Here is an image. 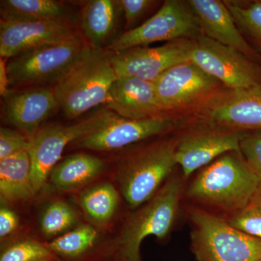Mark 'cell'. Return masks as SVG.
<instances>
[{
  "mask_svg": "<svg viewBox=\"0 0 261 261\" xmlns=\"http://www.w3.org/2000/svg\"><path fill=\"white\" fill-rule=\"evenodd\" d=\"M185 185L181 173L173 172L157 193L126 219L116 240L125 260H140V247L145 238L161 240L169 234L178 219Z\"/></svg>",
  "mask_w": 261,
  "mask_h": 261,
  "instance_id": "cell-3",
  "label": "cell"
},
{
  "mask_svg": "<svg viewBox=\"0 0 261 261\" xmlns=\"http://www.w3.org/2000/svg\"><path fill=\"white\" fill-rule=\"evenodd\" d=\"M18 226V217L15 212L6 207L0 210V237L4 238L15 231Z\"/></svg>",
  "mask_w": 261,
  "mask_h": 261,
  "instance_id": "cell-32",
  "label": "cell"
},
{
  "mask_svg": "<svg viewBox=\"0 0 261 261\" xmlns=\"http://www.w3.org/2000/svg\"><path fill=\"white\" fill-rule=\"evenodd\" d=\"M261 191V173L240 151L222 154L186 181L183 201L227 219L245 208Z\"/></svg>",
  "mask_w": 261,
  "mask_h": 261,
  "instance_id": "cell-1",
  "label": "cell"
},
{
  "mask_svg": "<svg viewBox=\"0 0 261 261\" xmlns=\"http://www.w3.org/2000/svg\"><path fill=\"white\" fill-rule=\"evenodd\" d=\"M97 238V231L89 225H83L73 231L65 233L47 244L51 252L68 257L82 255L93 246Z\"/></svg>",
  "mask_w": 261,
  "mask_h": 261,
  "instance_id": "cell-24",
  "label": "cell"
},
{
  "mask_svg": "<svg viewBox=\"0 0 261 261\" xmlns=\"http://www.w3.org/2000/svg\"><path fill=\"white\" fill-rule=\"evenodd\" d=\"M153 3V1H149V0H121V1H118V4L121 7L122 11L124 13L127 28L130 27V25L135 23L137 19L140 18L145 13L149 5H152Z\"/></svg>",
  "mask_w": 261,
  "mask_h": 261,
  "instance_id": "cell-31",
  "label": "cell"
},
{
  "mask_svg": "<svg viewBox=\"0 0 261 261\" xmlns=\"http://www.w3.org/2000/svg\"><path fill=\"white\" fill-rule=\"evenodd\" d=\"M192 250L198 261H261V238L233 227L223 218L186 206Z\"/></svg>",
  "mask_w": 261,
  "mask_h": 261,
  "instance_id": "cell-4",
  "label": "cell"
},
{
  "mask_svg": "<svg viewBox=\"0 0 261 261\" xmlns=\"http://www.w3.org/2000/svg\"><path fill=\"white\" fill-rule=\"evenodd\" d=\"M171 118L154 117L143 120H130L117 116L106 126L74 142L79 148L94 151L116 150L163 135L172 129Z\"/></svg>",
  "mask_w": 261,
  "mask_h": 261,
  "instance_id": "cell-12",
  "label": "cell"
},
{
  "mask_svg": "<svg viewBox=\"0 0 261 261\" xmlns=\"http://www.w3.org/2000/svg\"><path fill=\"white\" fill-rule=\"evenodd\" d=\"M195 39H180L161 47L140 46L113 53L112 61L117 77L133 76L154 82L174 65L191 61Z\"/></svg>",
  "mask_w": 261,
  "mask_h": 261,
  "instance_id": "cell-10",
  "label": "cell"
},
{
  "mask_svg": "<svg viewBox=\"0 0 261 261\" xmlns=\"http://www.w3.org/2000/svg\"><path fill=\"white\" fill-rule=\"evenodd\" d=\"M6 59L0 60V94L4 97L10 90V82L7 71Z\"/></svg>",
  "mask_w": 261,
  "mask_h": 261,
  "instance_id": "cell-33",
  "label": "cell"
},
{
  "mask_svg": "<svg viewBox=\"0 0 261 261\" xmlns=\"http://www.w3.org/2000/svg\"><path fill=\"white\" fill-rule=\"evenodd\" d=\"M205 117L212 127L240 132L261 130V85L231 89L211 103Z\"/></svg>",
  "mask_w": 261,
  "mask_h": 261,
  "instance_id": "cell-15",
  "label": "cell"
},
{
  "mask_svg": "<svg viewBox=\"0 0 261 261\" xmlns=\"http://www.w3.org/2000/svg\"><path fill=\"white\" fill-rule=\"evenodd\" d=\"M235 23L261 53V1L243 6L237 2L224 1Z\"/></svg>",
  "mask_w": 261,
  "mask_h": 261,
  "instance_id": "cell-25",
  "label": "cell"
},
{
  "mask_svg": "<svg viewBox=\"0 0 261 261\" xmlns=\"http://www.w3.org/2000/svg\"><path fill=\"white\" fill-rule=\"evenodd\" d=\"M104 163L95 156L76 154L65 158L51 170V183L60 190L69 191L87 185L104 169Z\"/></svg>",
  "mask_w": 261,
  "mask_h": 261,
  "instance_id": "cell-21",
  "label": "cell"
},
{
  "mask_svg": "<svg viewBox=\"0 0 261 261\" xmlns=\"http://www.w3.org/2000/svg\"><path fill=\"white\" fill-rule=\"evenodd\" d=\"M80 204L85 214L94 222L109 221L116 212L118 193L109 182L96 185L82 194Z\"/></svg>",
  "mask_w": 261,
  "mask_h": 261,
  "instance_id": "cell-23",
  "label": "cell"
},
{
  "mask_svg": "<svg viewBox=\"0 0 261 261\" xmlns=\"http://www.w3.org/2000/svg\"><path fill=\"white\" fill-rule=\"evenodd\" d=\"M198 22L188 2L166 0L159 11L140 27L127 31L106 49L113 53L151 43L180 39H195L200 35Z\"/></svg>",
  "mask_w": 261,
  "mask_h": 261,
  "instance_id": "cell-8",
  "label": "cell"
},
{
  "mask_svg": "<svg viewBox=\"0 0 261 261\" xmlns=\"http://www.w3.org/2000/svg\"><path fill=\"white\" fill-rule=\"evenodd\" d=\"M118 115L102 109L82 121L68 125H51L41 128L30 140L29 155L32 165L31 177L34 193L44 186L51 170L61 160L67 145L99 130L114 120Z\"/></svg>",
  "mask_w": 261,
  "mask_h": 261,
  "instance_id": "cell-7",
  "label": "cell"
},
{
  "mask_svg": "<svg viewBox=\"0 0 261 261\" xmlns=\"http://www.w3.org/2000/svg\"><path fill=\"white\" fill-rule=\"evenodd\" d=\"M56 108L59 107L53 89L9 90L3 97V116L31 140Z\"/></svg>",
  "mask_w": 261,
  "mask_h": 261,
  "instance_id": "cell-16",
  "label": "cell"
},
{
  "mask_svg": "<svg viewBox=\"0 0 261 261\" xmlns=\"http://www.w3.org/2000/svg\"><path fill=\"white\" fill-rule=\"evenodd\" d=\"M105 104L109 111L130 120L154 118L163 110L153 82L133 76L117 77Z\"/></svg>",
  "mask_w": 261,
  "mask_h": 261,
  "instance_id": "cell-17",
  "label": "cell"
},
{
  "mask_svg": "<svg viewBox=\"0 0 261 261\" xmlns=\"http://www.w3.org/2000/svg\"><path fill=\"white\" fill-rule=\"evenodd\" d=\"M37 261H47L46 260H37Z\"/></svg>",
  "mask_w": 261,
  "mask_h": 261,
  "instance_id": "cell-34",
  "label": "cell"
},
{
  "mask_svg": "<svg viewBox=\"0 0 261 261\" xmlns=\"http://www.w3.org/2000/svg\"><path fill=\"white\" fill-rule=\"evenodd\" d=\"M219 82L189 61L166 70L153 84L160 105L166 110L190 104L210 92Z\"/></svg>",
  "mask_w": 261,
  "mask_h": 261,
  "instance_id": "cell-13",
  "label": "cell"
},
{
  "mask_svg": "<svg viewBox=\"0 0 261 261\" xmlns=\"http://www.w3.org/2000/svg\"><path fill=\"white\" fill-rule=\"evenodd\" d=\"M113 51L87 45L73 65L56 82L53 89L58 107L67 118H78L106 103L117 79Z\"/></svg>",
  "mask_w": 261,
  "mask_h": 261,
  "instance_id": "cell-2",
  "label": "cell"
},
{
  "mask_svg": "<svg viewBox=\"0 0 261 261\" xmlns=\"http://www.w3.org/2000/svg\"><path fill=\"white\" fill-rule=\"evenodd\" d=\"M191 61L230 89L261 85V69L255 61L203 34L195 39Z\"/></svg>",
  "mask_w": 261,
  "mask_h": 261,
  "instance_id": "cell-9",
  "label": "cell"
},
{
  "mask_svg": "<svg viewBox=\"0 0 261 261\" xmlns=\"http://www.w3.org/2000/svg\"><path fill=\"white\" fill-rule=\"evenodd\" d=\"M30 140L17 130L1 127L0 128V161L18 153L29 150Z\"/></svg>",
  "mask_w": 261,
  "mask_h": 261,
  "instance_id": "cell-29",
  "label": "cell"
},
{
  "mask_svg": "<svg viewBox=\"0 0 261 261\" xmlns=\"http://www.w3.org/2000/svg\"><path fill=\"white\" fill-rule=\"evenodd\" d=\"M66 9L54 0H2L1 20L5 21L65 20Z\"/></svg>",
  "mask_w": 261,
  "mask_h": 261,
  "instance_id": "cell-22",
  "label": "cell"
},
{
  "mask_svg": "<svg viewBox=\"0 0 261 261\" xmlns=\"http://www.w3.org/2000/svg\"><path fill=\"white\" fill-rule=\"evenodd\" d=\"M78 35L65 20H0V56L8 60L19 53Z\"/></svg>",
  "mask_w": 261,
  "mask_h": 261,
  "instance_id": "cell-14",
  "label": "cell"
},
{
  "mask_svg": "<svg viewBox=\"0 0 261 261\" xmlns=\"http://www.w3.org/2000/svg\"><path fill=\"white\" fill-rule=\"evenodd\" d=\"M176 142L161 140L128 154L120 161L117 180L122 195L132 208L150 200L174 172Z\"/></svg>",
  "mask_w": 261,
  "mask_h": 261,
  "instance_id": "cell-5",
  "label": "cell"
},
{
  "mask_svg": "<svg viewBox=\"0 0 261 261\" xmlns=\"http://www.w3.org/2000/svg\"><path fill=\"white\" fill-rule=\"evenodd\" d=\"M87 47L79 35L61 42L34 48L7 62L10 87L56 83Z\"/></svg>",
  "mask_w": 261,
  "mask_h": 261,
  "instance_id": "cell-6",
  "label": "cell"
},
{
  "mask_svg": "<svg viewBox=\"0 0 261 261\" xmlns=\"http://www.w3.org/2000/svg\"><path fill=\"white\" fill-rule=\"evenodd\" d=\"M240 148L250 167L261 173V130L245 132Z\"/></svg>",
  "mask_w": 261,
  "mask_h": 261,
  "instance_id": "cell-30",
  "label": "cell"
},
{
  "mask_svg": "<svg viewBox=\"0 0 261 261\" xmlns=\"http://www.w3.org/2000/svg\"><path fill=\"white\" fill-rule=\"evenodd\" d=\"M118 1L91 0L84 5L81 14V28L94 49H102L116 28Z\"/></svg>",
  "mask_w": 261,
  "mask_h": 261,
  "instance_id": "cell-19",
  "label": "cell"
},
{
  "mask_svg": "<svg viewBox=\"0 0 261 261\" xmlns=\"http://www.w3.org/2000/svg\"><path fill=\"white\" fill-rule=\"evenodd\" d=\"M51 251L44 245L34 241H23L7 249L0 261H37L46 260Z\"/></svg>",
  "mask_w": 261,
  "mask_h": 261,
  "instance_id": "cell-28",
  "label": "cell"
},
{
  "mask_svg": "<svg viewBox=\"0 0 261 261\" xmlns=\"http://www.w3.org/2000/svg\"><path fill=\"white\" fill-rule=\"evenodd\" d=\"M245 133L211 126L182 136L176 142L175 159L185 181L222 154L240 151V141Z\"/></svg>",
  "mask_w": 261,
  "mask_h": 261,
  "instance_id": "cell-11",
  "label": "cell"
},
{
  "mask_svg": "<svg viewBox=\"0 0 261 261\" xmlns=\"http://www.w3.org/2000/svg\"><path fill=\"white\" fill-rule=\"evenodd\" d=\"M226 220L233 227L261 238V191L245 208Z\"/></svg>",
  "mask_w": 261,
  "mask_h": 261,
  "instance_id": "cell-27",
  "label": "cell"
},
{
  "mask_svg": "<svg viewBox=\"0 0 261 261\" xmlns=\"http://www.w3.org/2000/svg\"><path fill=\"white\" fill-rule=\"evenodd\" d=\"M188 3L198 22L201 34L238 49L252 61L259 58L258 53L244 38L224 2L190 0Z\"/></svg>",
  "mask_w": 261,
  "mask_h": 261,
  "instance_id": "cell-18",
  "label": "cell"
},
{
  "mask_svg": "<svg viewBox=\"0 0 261 261\" xmlns=\"http://www.w3.org/2000/svg\"><path fill=\"white\" fill-rule=\"evenodd\" d=\"M30 155L29 150L0 161V195L8 202L29 200L35 195L31 177Z\"/></svg>",
  "mask_w": 261,
  "mask_h": 261,
  "instance_id": "cell-20",
  "label": "cell"
},
{
  "mask_svg": "<svg viewBox=\"0 0 261 261\" xmlns=\"http://www.w3.org/2000/svg\"><path fill=\"white\" fill-rule=\"evenodd\" d=\"M76 215L73 209L64 202H53L44 211L41 219V228L47 237L64 232L75 224Z\"/></svg>",
  "mask_w": 261,
  "mask_h": 261,
  "instance_id": "cell-26",
  "label": "cell"
}]
</instances>
